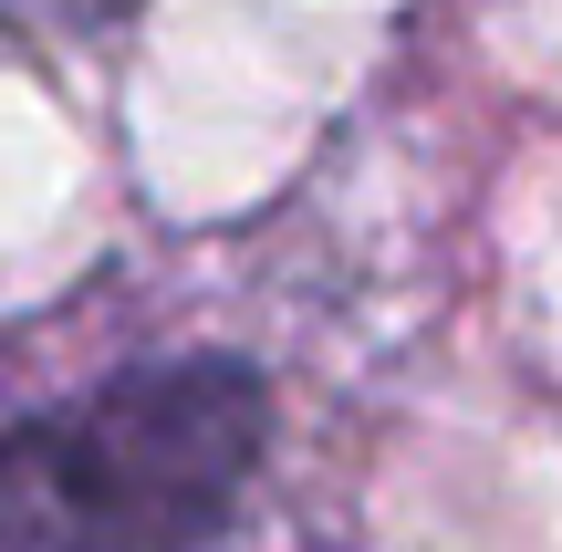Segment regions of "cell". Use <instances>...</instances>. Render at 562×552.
I'll return each mask as SVG.
<instances>
[{"instance_id":"cell-1","label":"cell","mask_w":562,"mask_h":552,"mask_svg":"<svg viewBox=\"0 0 562 552\" xmlns=\"http://www.w3.org/2000/svg\"><path fill=\"white\" fill-rule=\"evenodd\" d=\"M271 438L240 354L125 365L0 428V552H220Z\"/></svg>"},{"instance_id":"cell-2","label":"cell","mask_w":562,"mask_h":552,"mask_svg":"<svg viewBox=\"0 0 562 552\" xmlns=\"http://www.w3.org/2000/svg\"><path fill=\"white\" fill-rule=\"evenodd\" d=\"M125 0H0L11 32H83V21H115Z\"/></svg>"}]
</instances>
